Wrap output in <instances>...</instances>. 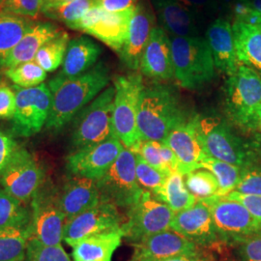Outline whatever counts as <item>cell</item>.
Returning a JSON list of instances; mask_svg holds the SVG:
<instances>
[{
    "mask_svg": "<svg viewBox=\"0 0 261 261\" xmlns=\"http://www.w3.org/2000/svg\"><path fill=\"white\" fill-rule=\"evenodd\" d=\"M110 81V69L103 62L97 63L83 75L67 77L58 74L51 79L47 84L53 98L47 129H63L105 90Z\"/></svg>",
    "mask_w": 261,
    "mask_h": 261,
    "instance_id": "cell-1",
    "label": "cell"
},
{
    "mask_svg": "<svg viewBox=\"0 0 261 261\" xmlns=\"http://www.w3.org/2000/svg\"><path fill=\"white\" fill-rule=\"evenodd\" d=\"M190 117L171 86L162 83L144 85L138 115L141 141L164 142L171 130Z\"/></svg>",
    "mask_w": 261,
    "mask_h": 261,
    "instance_id": "cell-2",
    "label": "cell"
},
{
    "mask_svg": "<svg viewBox=\"0 0 261 261\" xmlns=\"http://www.w3.org/2000/svg\"><path fill=\"white\" fill-rule=\"evenodd\" d=\"M196 128L207 156L244 168L260 167L254 140L235 133L220 116L196 114Z\"/></svg>",
    "mask_w": 261,
    "mask_h": 261,
    "instance_id": "cell-3",
    "label": "cell"
},
{
    "mask_svg": "<svg viewBox=\"0 0 261 261\" xmlns=\"http://www.w3.org/2000/svg\"><path fill=\"white\" fill-rule=\"evenodd\" d=\"M261 106V76L247 66L237 67L224 85L225 115L243 132H257V112Z\"/></svg>",
    "mask_w": 261,
    "mask_h": 261,
    "instance_id": "cell-4",
    "label": "cell"
},
{
    "mask_svg": "<svg viewBox=\"0 0 261 261\" xmlns=\"http://www.w3.org/2000/svg\"><path fill=\"white\" fill-rule=\"evenodd\" d=\"M174 79L180 86L198 90L215 77L214 59L205 38L169 36Z\"/></svg>",
    "mask_w": 261,
    "mask_h": 261,
    "instance_id": "cell-5",
    "label": "cell"
},
{
    "mask_svg": "<svg viewBox=\"0 0 261 261\" xmlns=\"http://www.w3.org/2000/svg\"><path fill=\"white\" fill-rule=\"evenodd\" d=\"M115 89L112 126L115 137L125 148L135 151L141 140L138 129L140 97L144 88L142 75L139 72L114 79Z\"/></svg>",
    "mask_w": 261,
    "mask_h": 261,
    "instance_id": "cell-6",
    "label": "cell"
},
{
    "mask_svg": "<svg viewBox=\"0 0 261 261\" xmlns=\"http://www.w3.org/2000/svg\"><path fill=\"white\" fill-rule=\"evenodd\" d=\"M115 89L109 86L76 114L73 120L72 143L76 150L115 137L112 111Z\"/></svg>",
    "mask_w": 261,
    "mask_h": 261,
    "instance_id": "cell-7",
    "label": "cell"
},
{
    "mask_svg": "<svg viewBox=\"0 0 261 261\" xmlns=\"http://www.w3.org/2000/svg\"><path fill=\"white\" fill-rule=\"evenodd\" d=\"M96 182L101 200L125 210L135 205L144 192L137 180L136 154L127 148L123 149L112 167Z\"/></svg>",
    "mask_w": 261,
    "mask_h": 261,
    "instance_id": "cell-8",
    "label": "cell"
},
{
    "mask_svg": "<svg viewBox=\"0 0 261 261\" xmlns=\"http://www.w3.org/2000/svg\"><path fill=\"white\" fill-rule=\"evenodd\" d=\"M209 206L221 242L237 247L261 233V222L237 200L225 196L202 199Z\"/></svg>",
    "mask_w": 261,
    "mask_h": 261,
    "instance_id": "cell-9",
    "label": "cell"
},
{
    "mask_svg": "<svg viewBox=\"0 0 261 261\" xmlns=\"http://www.w3.org/2000/svg\"><path fill=\"white\" fill-rule=\"evenodd\" d=\"M31 237L45 245H61L65 217L59 202V192L49 183H43L31 199Z\"/></svg>",
    "mask_w": 261,
    "mask_h": 261,
    "instance_id": "cell-10",
    "label": "cell"
},
{
    "mask_svg": "<svg viewBox=\"0 0 261 261\" xmlns=\"http://www.w3.org/2000/svg\"><path fill=\"white\" fill-rule=\"evenodd\" d=\"M174 215L175 212L168 205L144 191L140 200L127 210V217L121 227L124 238L135 244L170 229Z\"/></svg>",
    "mask_w": 261,
    "mask_h": 261,
    "instance_id": "cell-11",
    "label": "cell"
},
{
    "mask_svg": "<svg viewBox=\"0 0 261 261\" xmlns=\"http://www.w3.org/2000/svg\"><path fill=\"white\" fill-rule=\"evenodd\" d=\"M13 88L17 105L12 118V133L17 137H32L47 124L53 102L50 90L45 84L30 88L14 85Z\"/></svg>",
    "mask_w": 261,
    "mask_h": 261,
    "instance_id": "cell-12",
    "label": "cell"
},
{
    "mask_svg": "<svg viewBox=\"0 0 261 261\" xmlns=\"http://www.w3.org/2000/svg\"><path fill=\"white\" fill-rule=\"evenodd\" d=\"M44 182V171L37 161L20 147L0 177L1 187L22 203L31 200Z\"/></svg>",
    "mask_w": 261,
    "mask_h": 261,
    "instance_id": "cell-13",
    "label": "cell"
},
{
    "mask_svg": "<svg viewBox=\"0 0 261 261\" xmlns=\"http://www.w3.org/2000/svg\"><path fill=\"white\" fill-rule=\"evenodd\" d=\"M125 222L119 208L110 202H101L67 222L63 241L70 247L96 234L121 228Z\"/></svg>",
    "mask_w": 261,
    "mask_h": 261,
    "instance_id": "cell-14",
    "label": "cell"
},
{
    "mask_svg": "<svg viewBox=\"0 0 261 261\" xmlns=\"http://www.w3.org/2000/svg\"><path fill=\"white\" fill-rule=\"evenodd\" d=\"M124 145L116 137L75 150L67 158V168L75 176L98 180L118 158Z\"/></svg>",
    "mask_w": 261,
    "mask_h": 261,
    "instance_id": "cell-15",
    "label": "cell"
},
{
    "mask_svg": "<svg viewBox=\"0 0 261 261\" xmlns=\"http://www.w3.org/2000/svg\"><path fill=\"white\" fill-rule=\"evenodd\" d=\"M170 229L181 234L198 247H212L221 242L211 210L204 200L174 215Z\"/></svg>",
    "mask_w": 261,
    "mask_h": 261,
    "instance_id": "cell-16",
    "label": "cell"
},
{
    "mask_svg": "<svg viewBox=\"0 0 261 261\" xmlns=\"http://www.w3.org/2000/svg\"><path fill=\"white\" fill-rule=\"evenodd\" d=\"M135 261H158L179 255L201 253V248L172 229H168L133 244Z\"/></svg>",
    "mask_w": 261,
    "mask_h": 261,
    "instance_id": "cell-17",
    "label": "cell"
},
{
    "mask_svg": "<svg viewBox=\"0 0 261 261\" xmlns=\"http://www.w3.org/2000/svg\"><path fill=\"white\" fill-rule=\"evenodd\" d=\"M164 142L175 153L177 172L183 176L200 168L203 160L208 157L197 134L196 114L171 130Z\"/></svg>",
    "mask_w": 261,
    "mask_h": 261,
    "instance_id": "cell-18",
    "label": "cell"
},
{
    "mask_svg": "<svg viewBox=\"0 0 261 261\" xmlns=\"http://www.w3.org/2000/svg\"><path fill=\"white\" fill-rule=\"evenodd\" d=\"M140 69L142 75L155 83L174 79L170 39L164 28L155 27L152 29L140 59Z\"/></svg>",
    "mask_w": 261,
    "mask_h": 261,
    "instance_id": "cell-19",
    "label": "cell"
},
{
    "mask_svg": "<svg viewBox=\"0 0 261 261\" xmlns=\"http://www.w3.org/2000/svg\"><path fill=\"white\" fill-rule=\"evenodd\" d=\"M154 28L153 10L145 1L139 2L134 8L128 39L119 54L122 62L134 72L140 70L141 56Z\"/></svg>",
    "mask_w": 261,
    "mask_h": 261,
    "instance_id": "cell-20",
    "label": "cell"
},
{
    "mask_svg": "<svg viewBox=\"0 0 261 261\" xmlns=\"http://www.w3.org/2000/svg\"><path fill=\"white\" fill-rule=\"evenodd\" d=\"M161 28L168 36L196 37L199 36L197 15L179 0H150Z\"/></svg>",
    "mask_w": 261,
    "mask_h": 261,
    "instance_id": "cell-21",
    "label": "cell"
},
{
    "mask_svg": "<svg viewBox=\"0 0 261 261\" xmlns=\"http://www.w3.org/2000/svg\"><path fill=\"white\" fill-rule=\"evenodd\" d=\"M59 202L65 224L101 202L97 182L89 178L73 176L59 193Z\"/></svg>",
    "mask_w": 261,
    "mask_h": 261,
    "instance_id": "cell-22",
    "label": "cell"
},
{
    "mask_svg": "<svg viewBox=\"0 0 261 261\" xmlns=\"http://www.w3.org/2000/svg\"><path fill=\"white\" fill-rule=\"evenodd\" d=\"M206 41L210 47L215 67L226 75L239 66L234 45L232 24L224 17L215 19L206 30Z\"/></svg>",
    "mask_w": 261,
    "mask_h": 261,
    "instance_id": "cell-23",
    "label": "cell"
},
{
    "mask_svg": "<svg viewBox=\"0 0 261 261\" xmlns=\"http://www.w3.org/2000/svg\"><path fill=\"white\" fill-rule=\"evenodd\" d=\"M60 32L59 28L53 22H33L4 60L1 70H7L17 66L34 61L39 49Z\"/></svg>",
    "mask_w": 261,
    "mask_h": 261,
    "instance_id": "cell-24",
    "label": "cell"
},
{
    "mask_svg": "<svg viewBox=\"0 0 261 261\" xmlns=\"http://www.w3.org/2000/svg\"><path fill=\"white\" fill-rule=\"evenodd\" d=\"M134 8L120 12L106 11L102 19L87 29L85 33L97 38L114 51L120 54L128 39Z\"/></svg>",
    "mask_w": 261,
    "mask_h": 261,
    "instance_id": "cell-25",
    "label": "cell"
},
{
    "mask_svg": "<svg viewBox=\"0 0 261 261\" xmlns=\"http://www.w3.org/2000/svg\"><path fill=\"white\" fill-rule=\"evenodd\" d=\"M123 238L124 232L119 228L83 239L72 247L73 261H112Z\"/></svg>",
    "mask_w": 261,
    "mask_h": 261,
    "instance_id": "cell-26",
    "label": "cell"
},
{
    "mask_svg": "<svg viewBox=\"0 0 261 261\" xmlns=\"http://www.w3.org/2000/svg\"><path fill=\"white\" fill-rule=\"evenodd\" d=\"M101 54L102 47L90 38L81 36L71 40L59 75L67 77L83 75L96 65Z\"/></svg>",
    "mask_w": 261,
    "mask_h": 261,
    "instance_id": "cell-27",
    "label": "cell"
},
{
    "mask_svg": "<svg viewBox=\"0 0 261 261\" xmlns=\"http://www.w3.org/2000/svg\"><path fill=\"white\" fill-rule=\"evenodd\" d=\"M232 30L239 64L251 68L261 76L260 25L234 21Z\"/></svg>",
    "mask_w": 261,
    "mask_h": 261,
    "instance_id": "cell-28",
    "label": "cell"
},
{
    "mask_svg": "<svg viewBox=\"0 0 261 261\" xmlns=\"http://www.w3.org/2000/svg\"><path fill=\"white\" fill-rule=\"evenodd\" d=\"M33 21L24 17L0 12V70L4 60L23 37Z\"/></svg>",
    "mask_w": 261,
    "mask_h": 261,
    "instance_id": "cell-29",
    "label": "cell"
},
{
    "mask_svg": "<svg viewBox=\"0 0 261 261\" xmlns=\"http://www.w3.org/2000/svg\"><path fill=\"white\" fill-rule=\"evenodd\" d=\"M31 236L30 225L0 228V261L25 260L28 241Z\"/></svg>",
    "mask_w": 261,
    "mask_h": 261,
    "instance_id": "cell-30",
    "label": "cell"
},
{
    "mask_svg": "<svg viewBox=\"0 0 261 261\" xmlns=\"http://www.w3.org/2000/svg\"><path fill=\"white\" fill-rule=\"evenodd\" d=\"M157 199L168 205L175 213L195 205L198 200L189 192L184 182V176L177 171L168 175Z\"/></svg>",
    "mask_w": 261,
    "mask_h": 261,
    "instance_id": "cell-31",
    "label": "cell"
},
{
    "mask_svg": "<svg viewBox=\"0 0 261 261\" xmlns=\"http://www.w3.org/2000/svg\"><path fill=\"white\" fill-rule=\"evenodd\" d=\"M199 168L208 169L217 178L219 183L218 196H227L234 192L247 169L209 156L203 160Z\"/></svg>",
    "mask_w": 261,
    "mask_h": 261,
    "instance_id": "cell-32",
    "label": "cell"
},
{
    "mask_svg": "<svg viewBox=\"0 0 261 261\" xmlns=\"http://www.w3.org/2000/svg\"><path fill=\"white\" fill-rule=\"evenodd\" d=\"M31 215L23 203L0 188V228L27 227Z\"/></svg>",
    "mask_w": 261,
    "mask_h": 261,
    "instance_id": "cell-33",
    "label": "cell"
},
{
    "mask_svg": "<svg viewBox=\"0 0 261 261\" xmlns=\"http://www.w3.org/2000/svg\"><path fill=\"white\" fill-rule=\"evenodd\" d=\"M69 42V34L60 31L56 37L39 49L34 61L46 72L56 71L63 64Z\"/></svg>",
    "mask_w": 261,
    "mask_h": 261,
    "instance_id": "cell-34",
    "label": "cell"
},
{
    "mask_svg": "<svg viewBox=\"0 0 261 261\" xmlns=\"http://www.w3.org/2000/svg\"><path fill=\"white\" fill-rule=\"evenodd\" d=\"M96 3V0H71L44 6L41 12L47 18L64 22L70 28Z\"/></svg>",
    "mask_w": 261,
    "mask_h": 261,
    "instance_id": "cell-35",
    "label": "cell"
},
{
    "mask_svg": "<svg viewBox=\"0 0 261 261\" xmlns=\"http://www.w3.org/2000/svg\"><path fill=\"white\" fill-rule=\"evenodd\" d=\"M189 192L196 198L206 199L218 196L219 183L214 174L205 168H197L184 176Z\"/></svg>",
    "mask_w": 261,
    "mask_h": 261,
    "instance_id": "cell-36",
    "label": "cell"
},
{
    "mask_svg": "<svg viewBox=\"0 0 261 261\" xmlns=\"http://www.w3.org/2000/svg\"><path fill=\"white\" fill-rule=\"evenodd\" d=\"M136 154V175L140 188L149 192L155 198L161 194L168 175L146 163L139 153Z\"/></svg>",
    "mask_w": 261,
    "mask_h": 261,
    "instance_id": "cell-37",
    "label": "cell"
},
{
    "mask_svg": "<svg viewBox=\"0 0 261 261\" xmlns=\"http://www.w3.org/2000/svg\"><path fill=\"white\" fill-rule=\"evenodd\" d=\"M10 81L21 88L35 87L47 79V72L38 65L35 61H30L4 71Z\"/></svg>",
    "mask_w": 261,
    "mask_h": 261,
    "instance_id": "cell-38",
    "label": "cell"
},
{
    "mask_svg": "<svg viewBox=\"0 0 261 261\" xmlns=\"http://www.w3.org/2000/svg\"><path fill=\"white\" fill-rule=\"evenodd\" d=\"M27 261H72L62 245H45L31 237L27 249Z\"/></svg>",
    "mask_w": 261,
    "mask_h": 261,
    "instance_id": "cell-39",
    "label": "cell"
},
{
    "mask_svg": "<svg viewBox=\"0 0 261 261\" xmlns=\"http://www.w3.org/2000/svg\"><path fill=\"white\" fill-rule=\"evenodd\" d=\"M42 0H4L0 12L35 19L42 10Z\"/></svg>",
    "mask_w": 261,
    "mask_h": 261,
    "instance_id": "cell-40",
    "label": "cell"
},
{
    "mask_svg": "<svg viewBox=\"0 0 261 261\" xmlns=\"http://www.w3.org/2000/svg\"><path fill=\"white\" fill-rule=\"evenodd\" d=\"M134 152L139 153L143 160L148 163L151 167L158 169L164 172L167 175H170L172 172L167 168L165 165L160 150H159V142L157 141H141L138 148Z\"/></svg>",
    "mask_w": 261,
    "mask_h": 261,
    "instance_id": "cell-41",
    "label": "cell"
},
{
    "mask_svg": "<svg viewBox=\"0 0 261 261\" xmlns=\"http://www.w3.org/2000/svg\"><path fill=\"white\" fill-rule=\"evenodd\" d=\"M234 192L249 196H261L260 167L247 168Z\"/></svg>",
    "mask_w": 261,
    "mask_h": 261,
    "instance_id": "cell-42",
    "label": "cell"
},
{
    "mask_svg": "<svg viewBox=\"0 0 261 261\" xmlns=\"http://www.w3.org/2000/svg\"><path fill=\"white\" fill-rule=\"evenodd\" d=\"M236 252L240 261H261V233L239 244Z\"/></svg>",
    "mask_w": 261,
    "mask_h": 261,
    "instance_id": "cell-43",
    "label": "cell"
},
{
    "mask_svg": "<svg viewBox=\"0 0 261 261\" xmlns=\"http://www.w3.org/2000/svg\"><path fill=\"white\" fill-rule=\"evenodd\" d=\"M19 148L13 135L0 130V177Z\"/></svg>",
    "mask_w": 261,
    "mask_h": 261,
    "instance_id": "cell-44",
    "label": "cell"
},
{
    "mask_svg": "<svg viewBox=\"0 0 261 261\" xmlns=\"http://www.w3.org/2000/svg\"><path fill=\"white\" fill-rule=\"evenodd\" d=\"M17 105V96L14 88L0 84V119L12 120Z\"/></svg>",
    "mask_w": 261,
    "mask_h": 261,
    "instance_id": "cell-45",
    "label": "cell"
},
{
    "mask_svg": "<svg viewBox=\"0 0 261 261\" xmlns=\"http://www.w3.org/2000/svg\"><path fill=\"white\" fill-rule=\"evenodd\" d=\"M105 12L106 10L103 9L100 4L96 3L84 14L81 19L76 20L75 23H73L70 28L85 32L87 29L93 27L95 23H97L100 19H102Z\"/></svg>",
    "mask_w": 261,
    "mask_h": 261,
    "instance_id": "cell-46",
    "label": "cell"
},
{
    "mask_svg": "<svg viewBox=\"0 0 261 261\" xmlns=\"http://www.w3.org/2000/svg\"><path fill=\"white\" fill-rule=\"evenodd\" d=\"M198 16L211 17L219 14L222 10L213 0H179Z\"/></svg>",
    "mask_w": 261,
    "mask_h": 261,
    "instance_id": "cell-47",
    "label": "cell"
},
{
    "mask_svg": "<svg viewBox=\"0 0 261 261\" xmlns=\"http://www.w3.org/2000/svg\"><path fill=\"white\" fill-rule=\"evenodd\" d=\"M225 197L237 200L238 202L242 203L255 219L261 222V196H249L237 192H232L229 195L225 196Z\"/></svg>",
    "mask_w": 261,
    "mask_h": 261,
    "instance_id": "cell-48",
    "label": "cell"
},
{
    "mask_svg": "<svg viewBox=\"0 0 261 261\" xmlns=\"http://www.w3.org/2000/svg\"><path fill=\"white\" fill-rule=\"evenodd\" d=\"M138 0H96L107 12H120L134 8Z\"/></svg>",
    "mask_w": 261,
    "mask_h": 261,
    "instance_id": "cell-49",
    "label": "cell"
},
{
    "mask_svg": "<svg viewBox=\"0 0 261 261\" xmlns=\"http://www.w3.org/2000/svg\"><path fill=\"white\" fill-rule=\"evenodd\" d=\"M159 150L161 153L162 159L167 166V168L171 171H178V160L175 153L169 148L165 142H159Z\"/></svg>",
    "mask_w": 261,
    "mask_h": 261,
    "instance_id": "cell-50",
    "label": "cell"
},
{
    "mask_svg": "<svg viewBox=\"0 0 261 261\" xmlns=\"http://www.w3.org/2000/svg\"><path fill=\"white\" fill-rule=\"evenodd\" d=\"M158 261H213L211 257L206 256L203 252L198 254H192V255H179L175 257H171L168 259H163Z\"/></svg>",
    "mask_w": 261,
    "mask_h": 261,
    "instance_id": "cell-51",
    "label": "cell"
},
{
    "mask_svg": "<svg viewBox=\"0 0 261 261\" xmlns=\"http://www.w3.org/2000/svg\"><path fill=\"white\" fill-rule=\"evenodd\" d=\"M253 140L255 141V147H256V152H257L258 164H259L261 168V134H259V133L254 134Z\"/></svg>",
    "mask_w": 261,
    "mask_h": 261,
    "instance_id": "cell-52",
    "label": "cell"
},
{
    "mask_svg": "<svg viewBox=\"0 0 261 261\" xmlns=\"http://www.w3.org/2000/svg\"><path fill=\"white\" fill-rule=\"evenodd\" d=\"M221 10H229L234 0H213Z\"/></svg>",
    "mask_w": 261,
    "mask_h": 261,
    "instance_id": "cell-53",
    "label": "cell"
},
{
    "mask_svg": "<svg viewBox=\"0 0 261 261\" xmlns=\"http://www.w3.org/2000/svg\"><path fill=\"white\" fill-rule=\"evenodd\" d=\"M252 8L261 14V0H250Z\"/></svg>",
    "mask_w": 261,
    "mask_h": 261,
    "instance_id": "cell-54",
    "label": "cell"
},
{
    "mask_svg": "<svg viewBox=\"0 0 261 261\" xmlns=\"http://www.w3.org/2000/svg\"><path fill=\"white\" fill-rule=\"evenodd\" d=\"M57 2H58V0H42V3H43L42 7L47 6V5H51V4H56Z\"/></svg>",
    "mask_w": 261,
    "mask_h": 261,
    "instance_id": "cell-55",
    "label": "cell"
},
{
    "mask_svg": "<svg viewBox=\"0 0 261 261\" xmlns=\"http://www.w3.org/2000/svg\"><path fill=\"white\" fill-rule=\"evenodd\" d=\"M257 130L261 132V106L257 112Z\"/></svg>",
    "mask_w": 261,
    "mask_h": 261,
    "instance_id": "cell-56",
    "label": "cell"
},
{
    "mask_svg": "<svg viewBox=\"0 0 261 261\" xmlns=\"http://www.w3.org/2000/svg\"><path fill=\"white\" fill-rule=\"evenodd\" d=\"M258 25H260V27H261V17H260V19H259V22H258Z\"/></svg>",
    "mask_w": 261,
    "mask_h": 261,
    "instance_id": "cell-57",
    "label": "cell"
},
{
    "mask_svg": "<svg viewBox=\"0 0 261 261\" xmlns=\"http://www.w3.org/2000/svg\"><path fill=\"white\" fill-rule=\"evenodd\" d=\"M3 1H4V0H0V5L2 4V2H3Z\"/></svg>",
    "mask_w": 261,
    "mask_h": 261,
    "instance_id": "cell-58",
    "label": "cell"
},
{
    "mask_svg": "<svg viewBox=\"0 0 261 261\" xmlns=\"http://www.w3.org/2000/svg\"><path fill=\"white\" fill-rule=\"evenodd\" d=\"M130 261H135V260H134V259H132V260H130Z\"/></svg>",
    "mask_w": 261,
    "mask_h": 261,
    "instance_id": "cell-59",
    "label": "cell"
}]
</instances>
